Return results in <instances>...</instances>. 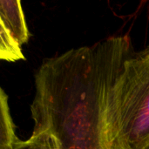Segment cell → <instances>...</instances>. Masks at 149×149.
<instances>
[{
    "label": "cell",
    "instance_id": "obj_1",
    "mask_svg": "<svg viewBox=\"0 0 149 149\" xmlns=\"http://www.w3.org/2000/svg\"><path fill=\"white\" fill-rule=\"evenodd\" d=\"M133 56L125 35L44 60L35 74L33 130L48 133L57 149H105L107 100Z\"/></svg>",
    "mask_w": 149,
    "mask_h": 149
},
{
    "label": "cell",
    "instance_id": "obj_2",
    "mask_svg": "<svg viewBox=\"0 0 149 149\" xmlns=\"http://www.w3.org/2000/svg\"><path fill=\"white\" fill-rule=\"evenodd\" d=\"M103 125L105 149L149 145V48L125 62L109 92Z\"/></svg>",
    "mask_w": 149,
    "mask_h": 149
},
{
    "label": "cell",
    "instance_id": "obj_3",
    "mask_svg": "<svg viewBox=\"0 0 149 149\" xmlns=\"http://www.w3.org/2000/svg\"><path fill=\"white\" fill-rule=\"evenodd\" d=\"M0 20L20 47L28 43L31 34L20 1L0 0Z\"/></svg>",
    "mask_w": 149,
    "mask_h": 149
},
{
    "label": "cell",
    "instance_id": "obj_4",
    "mask_svg": "<svg viewBox=\"0 0 149 149\" xmlns=\"http://www.w3.org/2000/svg\"><path fill=\"white\" fill-rule=\"evenodd\" d=\"M18 141L10 113L8 97L0 88V149H13Z\"/></svg>",
    "mask_w": 149,
    "mask_h": 149
},
{
    "label": "cell",
    "instance_id": "obj_5",
    "mask_svg": "<svg viewBox=\"0 0 149 149\" xmlns=\"http://www.w3.org/2000/svg\"><path fill=\"white\" fill-rule=\"evenodd\" d=\"M24 58L22 47L13 40L0 20V60L16 62Z\"/></svg>",
    "mask_w": 149,
    "mask_h": 149
},
{
    "label": "cell",
    "instance_id": "obj_6",
    "mask_svg": "<svg viewBox=\"0 0 149 149\" xmlns=\"http://www.w3.org/2000/svg\"><path fill=\"white\" fill-rule=\"evenodd\" d=\"M13 149H57L53 138L45 131L33 130L26 141H18Z\"/></svg>",
    "mask_w": 149,
    "mask_h": 149
},
{
    "label": "cell",
    "instance_id": "obj_7",
    "mask_svg": "<svg viewBox=\"0 0 149 149\" xmlns=\"http://www.w3.org/2000/svg\"><path fill=\"white\" fill-rule=\"evenodd\" d=\"M146 149H149V145L148 146V147H147V148H146Z\"/></svg>",
    "mask_w": 149,
    "mask_h": 149
}]
</instances>
